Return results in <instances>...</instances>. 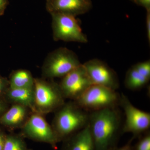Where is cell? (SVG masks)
Listing matches in <instances>:
<instances>
[{
    "label": "cell",
    "instance_id": "6da1fadb",
    "mask_svg": "<svg viewBox=\"0 0 150 150\" xmlns=\"http://www.w3.org/2000/svg\"><path fill=\"white\" fill-rule=\"evenodd\" d=\"M88 126L95 150H111L119 137L121 117L117 107L89 112Z\"/></svg>",
    "mask_w": 150,
    "mask_h": 150
},
{
    "label": "cell",
    "instance_id": "7a4b0ae2",
    "mask_svg": "<svg viewBox=\"0 0 150 150\" xmlns=\"http://www.w3.org/2000/svg\"><path fill=\"white\" fill-rule=\"evenodd\" d=\"M51 125L59 142L87 126L89 112L74 100L65 102L55 111Z\"/></svg>",
    "mask_w": 150,
    "mask_h": 150
},
{
    "label": "cell",
    "instance_id": "3957f363",
    "mask_svg": "<svg viewBox=\"0 0 150 150\" xmlns=\"http://www.w3.org/2000/svg\"><path fill=\"white\" fill-rule=\"evenodd\" d=\"M52 80L34 78L33 112L44 115L55 112L65 103L59 83Z\"/></svg>",
    "mask_w": 150,
    "mask_h": 150
},
{
    "label": "cell",
    "instance_id": "277c9868",
    "mask_svg": "<svg viewBox=\"0 0 150 150\" xmlns=\"http://www.w3.org/2000/svg\"><path fill=\"white\" fill-rule=\"evenodd\" d=\"M81 64L74 52L64 47L59 48L45 59L41 68L42 78L48 79L63 78Z\"/></svg>",
    "mask_w": 150,
    "mask_h": 150
},
{
    "label": "cell",
    "instance_id": "5b68a950",
    "mask_svg": "<svg viewBox=\"0 0 150 150\" xmlns=\"http://www.w3.org/2000/svg\"><path fill=\"white\" fill-rule=\"evenodd\" d=\"M121 95L114 90L102 86L92 85L74 101L88 112L117 107Z\"/></svg>",
    "mask_w": 150,
    "mask_h": 150
},
{
    "label": "cell",
    "instance_id": "8992f818",
    "mask_svg": "<svg viewBox=\"0 0 150 150\" xmlns=\"http://www.w3.org/2000/svg\"><path fill=\"white\" fill-rule=\"evenodd\" d=\"M54 40L86 43L88 39L83 32L76 17L60 13H51Z\"/></svg>",
    "mask_w": 150,
    "mask_h": 150
},
{
    "label": "cell",
    "instance_id": "52a82bcc",
    "mask_svg": "<svg viewBox=\"0 0 150 150\" xmlns=\"http://www.w3.org/2000/svg\"><path fill=\"white\" fill-rule=\"evenodd\" d=\"M21 129V135L24 138L33 141L46 143L57 148L59 142L54 129L43 117V115L32 112Z\"/></svg>",
    "mask_w": 150,
    "mask_h": 150
},
{
    "label": "cell",
    "instance_id": "ba28073f",
    "mask_svg": "<svg viewBox=\"0 0 150 150\" xmlns=\"http://www.w3.org/2000/svg\"><path fill=\"white\" fill-rule=\"evenodd\" d=\"M125 114V121L122 130L123 133H131L134 137L148 132L150 126V114L135 107L128 98L121 95L120 104Z\"/></svg>",
    "mask_w": 150,
    "mask_h": 150
},
{
    "label": "cell",
    "instance_id": "9c48e42d",
    "mask_svg": "<svg viewBox=\"0 0 150 150\" xmlns=\"http://www.w3.org/2000/svg\"><path fill=\"white\" fill-rule=\"evenodd\" d=\"M59 85L65 99L75 100L93 84L81 64L62 78Z\"/></svg>",
    "mask_w": 150,
    "mask_h": 150
},
{
    "label": "cell",
    "instance_id": "30bf717a",
    "mask_svg": "<svg viewBox=\"0 0 150 150\" xmlns=\"http://www.w3.org/2000/svg\"><path fill=\"white\" fill-rule=\"evenodd\" d=\"M83 64L93 85L102 86L115 91L119 88L117 74L105 62L95 59Z\"/></svg>",
    "mask_w": 150,
    "mask_h": 150
},
{
    "label": "cell",
    "instance_id": "8fae6325",
    "mask_svg": "<svg viewBox=\"0 0 150 150\" xmlns=\"http://www.w3.org/2000/svg\"><path fill=\"white\" fill-rule=\"evenodd\" d=\"M92 7L91 0H50L47 3L50 13H60L75 17L86 13Z\"/></svg>",
    "mask_w": 150,
    "mask_h": 150
},
{
    "label": "cell",
    "instance_id": "7c38bea8",
    "mask_svg": "<svg viewBox=\"0 0 150 150\" xmlns=\"http://www.w3.org/2000/svg\"><path fill=\"white\" fill-rule=\"evenodd\" d=\"M29 108L21 105L12 104L0 116V123L9 129H21L32 112Z\"/></svg>",
    "mask_w": 150,
    "mask_h": 150
},
{
    "label": "cell",
    "instance_id": "4fadbf2b",
    "mask_svg": "<svg viewBox=\"0 0 150 150\" xmlns=\"http://www.w3.org/2000/svg\"><path fill=\"white\" fill-rule=\"evenodd\" d=\"M63 142L62 150H95L88 124Z\"/></svg>",
    "mask_w": 150,
    "mask_h": 150
},
{
    "label": "cell",
    "instance_id": "5bb4252c",
    "mask_svg": "<svg viewBox=\"0 0 150 150\" xmlns=\"http://www.w3.org/2000/svg\"><path fill=\"white\" fill-rule=\"evenodd\" d=\"M7 102L12 104H19L29 108L34 112V87L30 88H9L4 96Z\"/></svg>",
    "mask_w": 150,
    "mask_h": 150
},
{
    "label": "cell",
    "instance_id": "9a60e30c",
    "mask_svg": "<svg viewBox=\"0 0 150 150\" xmlns=\"http://www.w3.org/2000/svg\"><path fill=\"white\" fill-rule=\"evenodd\" d=\"M34 78L30 71L19 69L13 71L10 76L9 87L12 88H30L34 87Z\"/></svg>",
    "mask_w": 150,
    "mask_h": 150
},
{
    "label": "cell",
    "instance_id": "2e32d148",
    "mask_svg": "<svg viewBox=\"0 0 150 150\" xmlns=\"http://www.w3.org/2000/svg\"><path fill=\"white\" fill-rule=\"evenodd\" d=\"M149 81V80L140 74L132 67L126 72L124 84L129 89L136 91L143 88Z\"/></svg>",
    "mask_w": 150,
    "mask_h": 150
},
{
    "label": "cell",
    "instance_id": "e0dca14e",
    "mask_svg": "<svg viewBox=\"0 0 150 150\" xmlns=\"http://www.w3.org/2000/svg\"><path fill=\"white\" fill-rule=\"evenodd\" d=\"M3 150H28L24 138L21 134L6 135Z\"/></svg>",
    "mask_w": 150,
    "mask_h": 150
},
{
    "label": "cell",
    "instance_id": "ac0fdd59",
    "mask_svg": "<svg viewBox=\"0 0 150 150\" xmlns=\"http://www.w3.org/2000/svg\"><path fill=\"white\" fill-rule=\"evenodd\" d=\"M132 67L138 72L148 79H150V61L140 62L132 66Z\"/></svg>",
    "mask_w": 150,
    "mask_h": 150
},
{
    "label": "cell",
    "instance_id": "d6986e66",
    "mask_svg": "<svg viewBox=\"0 0 150 150\" xmlns=\"http://www.w3.org/2000/svg\"><path fill=\"white\" fill-rule=\"evenodd\" d=\"M133 150H150V134L147 132L144 137L141 138Z\"/></svg>",
    "mask_w": 150,
    "mask_h": 150
},
{
    "label": "cell",
    "instance_id": "ffe728a7",
    "mask_svg": "<svg viewBox=\"0 0 150 150\" xmlns=\"http://www.w3.org/2000/svg\"><path fill=\"white\" fill-rule=\"evenodd\" d=\"M9 88V80L0 76V96H5Z\"/></svg>",
    "mask_w": 150,
    "mask_h": 150
},
{
    "label": "cell",
    "instance_id": "44dd1931",
    "mask_svg": "<svg viewBox=\"0 0 150 150\" xmlns=\"http://www.w3.org/2000/svg\"><path fill=\"white\" fill-rule=\"evenodd\" d=\"M137 5L143 7L146 10H150V0H130Z\"/></svg>",
    "mask_w": 150,
    "mask_h": 150
},
{
    "label": "cell",
    "instance_id": "7402d4cb",
    "mask_svg": "<svg viewBox=\"0 0 150 150\" xmlns=\"http://www.w3.org/2000/svg\"><path fill=\"white\" fill-rule=\"evenodd\" d=\"M146 11V34L148 41L150 43V10Z\"/></svg>",
    "mask_w": 150,
    "mask_h": 150
},
{
    "label": "cell",
    "instance_id": "603a6c76",
    "mask_svg": "<svg viewBox=\"0 0 150 150\" xmlns=\"http://www.w3.org/2000/svg\"><path fill=\"white\" fill-rule=\"evenodd\" d=\"M8 3V0H0V16L4 14Z\"/></svg>",
    "mask_w": 150,
    "mask_h": 150
},
{
    "label": "cell",
    "instance_id": "cb8c5ba5",
    "mask_svg": "<svg viewBox=\"0 0 150 150\" xmlns=\"http://www.w3.org/2000/svg\"><path fill=\"white\" fill-rule=\"evenodd\" d=\"M7 103L0 99V116L8 109Z\"/></svg>",
    "mask_w": 150,
    "mask_h": 150
},
{
    "label": "cell",
    "instance_id": "d4e9b609",
    "mask_svg": "<svg viewBox=\"0 0 150 150\" xmlns=\"http://www.w3.org/2000/svg\"><path fill=\"white\" fill-rule=\"evenodd\" d=\"M131 140L126 145L120 148L115 147L111 150H133V147L131 146Z\"/></svg>",
    "mask_w": 150,
    "mask_h": 150
},
{
    "label": "cell",
    "instance_id": "484cf974",
    "mask_svg": "<svg viewBox=\"0 0 150 150\" xmlns=\"http://www.w3.org/2000/svg\"><path fill=\"white\" fill-rule=\"evenodd\" d=\"M6 135V134L0 131V150H3Z\"/></svg>",
    "mask_w": 150,
    "mask_h": 150
},
{
    "label": "cell",
    "instance_id": "4316f807",
    "mask_svg": "<svg viewBox=\"0 0 150 150\" xmlns=\"http://www.w3.org/2000/svg\"><path fill=\"white\" fill-rule=\"evenodd\" d=\"M50 1V0H46V1H47V3H48V2H49V1Z\"/></svg>",
    "mask_w": 150,
    "mask_h": 150
}]
</instances>
